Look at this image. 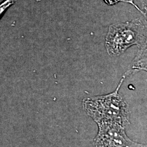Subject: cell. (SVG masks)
<instances>
[{
    "label": "cell",
    "instance_id": "277c9868",
    "mask_svg": "<svg viewBox=\"0 0 147 147\" xmlns=\"http://www.w3.org/2000/svg\"><path fill=\"white\" fill-rule=\"evenodd\" d=\"M144 17L147 25V16ZM145 67H147V34L145 42L141 47L138 48V50L133 60L131 68L137 72L141 69Z\"/></svg>",
    "mask_w": 147,
    "mask_h": 147
},
{
    "label": "cell",
    "instance_id": "7a4b0ae2",
    "mask_svg": "<svg viewBox=\"0 0 147 147\" xmlns=\"http://www.w3.org/2000/svg\"><path fill=\"white\" fill-rule=\"evenodd\" d=\"M147 34L146 21L141 19L111 25L105 37V47L112 57L119 56L132 46L141 47Z\"/></svg>",
    "mask_w": 147,
    "mask_h": 147
},
{
    "label": "cell",
    "instance_id": "ba28073f",
    "mask_svg": "<svg viewBox=\"0 0 147 147\" xmlns=\"http://www.w3.org/2000/svg\"><path fill=\"white\" fill-rule=\"evenodd\" d=\"M146 71L147 72V67H145V68H141L140 70V71Z\"/></svg>",
    "mask_w": 147,
    "mask_h": 147
},
{
    "label": "cell",
    "instance_id": "6da1fadb",
    "mask_svg": "<svg viewBox=\"0 0 147 147\" xmlns=\"http://www.w3.org/2000/svg\"><path fill=\"white\" fill-rule=\"evenodd\" d=\"M136 72L133 69L127 71L123 76L116 90L108 94L96 96L84 99L82 105L88 116L98 124L112 122L122 126L130 124L129 111L126 102L119 94L126 76Z\"/></svg>",
    "mask_w": 147,
    "mask_h": 147
},
{
    "label": "cell",
    "instance_id": "3957f363",
    "mask_svg": "<svg viewBox=\"0 0 147 147\" xmlns=\"http://www.w3.org/2000/svg\"><path fill=\"white\" fill-rule=\"evenodd\" d=\"M99 130L95 137V147H147L127 136L125 127L121 124L104 122L98 124Z\"/></svg>",
    "mask_w": 147,
    "mask_h": 147
},
{
    "label": "cell",
    "instance_id": "52a82bcc",
    "mask_svg": "<svg viewBox=\"0 0 147 147\" xmlns=\"http://www.w3.org/2000/svg\"><path fill=\"white\" fill-rule=\"evenodd\" d=\"M142 5V10L145 13L146 16H147V0H141Z\"/></svg>",
    "mask_w": 147,
    "mask_h": 147
},
{
    "label": "cell",
    "instance_id": "5b68a950",
    "mask_svg": "<svg viewBox=\"0 0 147 147\" xmlns=\"http://www.w3.org/2000/svg\"><path fill=\"white\" fill-rule=\"evenodd\" d=\"M103 1L107 5H115L119 2H124V3L130 4L133 5L139 12H140L143 16H146L145 13L143 11L142 9H141L138 6H137V5L135 3L134 0H103Z\"/></svg>",
    "mask_w": 147,
    "mask_h": 147
},
{
    "label": "cell",
    "instance_id": "8992f818",
    "mask_svg": "<svg viewBox=\"0 0 147 147\" xmlns=\"http://www.w3.org/2000/svg\"><path fill=\"white\" fill-rule=\"evenodd\" d=\"M16 0H5V1L1 5V8H0V11H1V14L3 13L5 9H7L9 6L12 5L13 3L16 2Z\"/></svg>",
    "mask_w": 147,
    "mask_h": 147
}]
</instances>
